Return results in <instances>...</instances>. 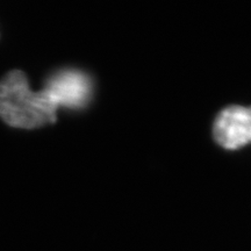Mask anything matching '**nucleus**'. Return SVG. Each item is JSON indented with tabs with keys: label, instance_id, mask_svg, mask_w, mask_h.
Segmentation results:
<instances>
[{
	"label": "nucleus",
	"instance_id": "obj_1",
	"mask_svg": "<svg viewBox=\"0 0 251 251\" xmlns=\"http://www.w3.org/2000/svg\"><path fill=\"white\" fill-rule=\"evenodd\" d=\"M57 107L45 90L34 92L20 70L9 71L0 80V118L21 129H35L54 124Z\"/></svg>",
	"mask_w": 251,
	"mask_h": 251
},
{
	"label": "nucleus",
	"instance_id": "obj_3",
	"mask_svg": "<svg viewBox=\"0 0 251 251\" xmlns=\"http://www.w3.org/2000/svg\"><path fill=\"white\" fill-rule=\"evenodd\" d=\"M215 141L226 149L234 150L251 142V107L230 106L216 118L213 128Z\"/></svg>",
	"mask_w": 251,
	"mask_h": 251
},
{
	"label": "nucleus",
	"instance_id": "obj_2",
	"mask_svg": "<svg viewBox=\"0 0 251 251\" xmlns=\"http://www.w3.org/2000/svg\"><path fill=\"white\" fill-rule=\"evenodd\" d=\"M43 90L56 107H84L92 96V81L83 72L63 70L48 78Z\"/></svg>",
	"mask_w": 251,
	"mask_h": 251
}]
</instances>
